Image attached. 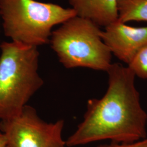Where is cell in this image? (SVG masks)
<instances>
[{
	"label": "cell",
	"mask_w": 147,
	"mask_h": 147,
	"mask_svg": "<svg viewBox=\"0 0 147 147\" xmlns=\"http://www.w3.org/2000/svg\"><path fill=\"white\" fill-rule=\"evenodd\" d=\"M127 67L136 76L147 79V44L137 52Z\"/></svg>",
	"instance_id": "9"
},
{
	"label": "cell",
	"mask_w": 147,
	"mask_h": 147,
	"mask_svg": "<svg viewBox=\"0 0 147 147\" xmlns=\"http://www.w3.org/2000/svg\"><path fill=\"white\" fill-rule=\"evenodd\" d=\"M63 119L43 121L34 107L26 105L19 115L1 121L0 132L9 147H67Z\"/></svg>",
	"instance_id": "5"
},
{
	"label": "cell",
	"mask_w": 147,
	"mask_h": 147,
	"mask_svg": "<svg viewBox=\"0 0 147 147\" xmlns=\"http://www.w3.org/2000/svg\"><path fill=\"white\" fill-rule=\"evenodd\" d=\"M0 119L19 115L44 84L38 73V47L20 42L0 44Z\"/></svg>",
	"instance_id": "2"
},
{
	"label": "cell",
	"mask_w": 147,
	"mask_h": 147,
	"mask_svg": "<svg viewBox=\"0 0 147 147\" xmlns=\"http://www.w3.org/2000/svg\"><path fill=\"white\" fill-rule=\"evenodd\" d=\"M0 134H1V132H0Z\"/></svg>",
	"instance_id": "12"
},
{
	"label": "cell",
	"mask_w": 147,
	"mask_h": 147,
	"mask_svg": "<svg viewBox=\"0 0 147 147\" xmlns=\"http://www.w3.org/2000/svg\"><path fill=\"white\" fill-rule=\"evenodd\" d=\"M97 147H147V138L131 143H115L101 144Z\"/></svg>",
	"instance_id": "10"
},
{
	"label": "cell",
	"mask_w": 147,
	"mask_h": 147,
	"mask_svg": "<svg viewBox=\"0 0 147 147\" xmlns=\"http://www.w3.org/2000/svg\"><path fill=\"white\" fill-rule=\"evenodd\" d=\"M118 20L147 21V0H118Z\"/></svg>",
	"instance_id": "8"
},
{
	"label": "cell",
	"mask_w": 147,
	"mask_h": 147,
	"mask_svg": "<svg viewBox=\"0 0 147 147\" xmlns=\"http://www.w3.org/2000/svg\"><path fill=\"white\" fill-rule=\"evenodd\" d=\"M76 16L106 27L118 19V0H68Z\"/></svg>",
	"instance_id": "7"
},
{
	"label": "cell",
	"mask_w": 147,
	"mask_h": 147,
	"mask_svg": "<svg viewBox=\"0 0 147 147\" xmlns=\"http://www.w3.org/2000/svg\"><path fill=\"white\" fill-rule=\"evenodd\" d=\"M101 32L92 21L75 16L53 31L50 42L66 68L106 72L112 64V53L102 39Z\"/></svg>",
	"instance_id": "4"
},
{
	"label": "cell",
	"mask_w": 147,
	"mask_h": 147,
	"mask_svg": "<svg viewBox=\"0 0 147 147\" xmlns=\"http://www.w3.org/2000/svg\"><path fill=\"white\" fill-rule=\"evenodd\" d=\"M101 38L111 53L128 64L137 52L147 44V27L129 26L117 20L105 27Z\"/></svg>",
	"instance_id": "6"
},
{
	"label": "cell",
	"mask_w": 147,
	"mask_h": 147,
	"mask_svg": "<svg viewBox=\"0 0 147 147\" xmlns=\"http://www.w3.org/2000/svg\"><path fill=\"white\" fill-rule=\"evenodd\" d=\"M0 147H9L4 135L0 134Z\"/></svg>",
	"instance_id": "11"
},
{
	"label": "cell",
	"mask_w": 147,
	"mask_h": 147,
	"mask_svg": "<svg viewBox=\"0 0 147 147\" xmlns=\"http://www.w3.org/2000/svg\"><path fill=\"white\" fill-rule=\"evenodd\" d=\"M106 72L105 95L88 100L84 120L65 141L67 147L106 140L131 143L147 137V114L141 104L135 75L118 63H112Z\"/></svg>",
	"instance_id": "1"
},
{
	"label": "cell",
	"mask_w": 147,
	"mask_h": 147,
	"mask_svg": "<svg viewBox=\"0 0 147 147\" xmlns=\"http://www.w3.org/2000/svg\"><path fill=\"white\" fill-rule=\"evenodd\" d=\"M5 36L38 47L50 42L53 27L76 16L71 8L35 0H0Z\"/></svg>",
	"instance_id": "3"
}]
</instances>
